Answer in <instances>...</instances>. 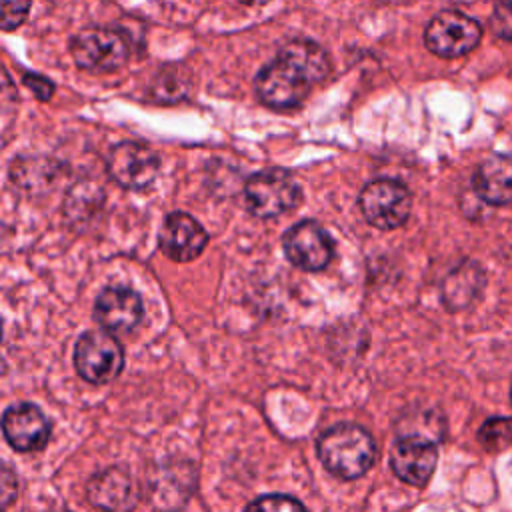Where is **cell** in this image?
I'll return each mask as SVG.
<instances>
[{
    "label": "cell",
    "instance_id": "obj_1",
    "mask_svg": "<svg viewBox=\"0 0 512 512\" xmlns=\"http://www.w3.org/2000/svg\"><path fill=\"white\" fill-rule=\"evenodd\" d=\"M330 70L326 52L310 40L288 42L256 76L258 100L274 110H290L304 102L310 88Z\"/></svg>",
    "mask_w": 512,
    "mask_h": 512
},
{
    "label": "cell",
    "instance_id": "obj_2",
    "mask_svg": "<svg viewBox=\"0 0 512 512\" xmlns=\"http://www.w3.org/2000/svg\"><path fill=\"white\" fill-rule=\"evenodd\" d=\"M316 448L324 468L342 480L360 478L376 460V444L368 430L348 422L328 428Z\"/></svg>",
    "mask_w": 512,
    "mask_h": 512
},
{
    "label": "cell",
    "instance_id": "obj_3",
    "mask_svg": "<svg viewBox=\"0 0 512 512\" xmlns=\"http://www.w3.org/2000/svg\"><path fill=\"white\" fill-rule=\"evenodd\" d=\"M244 202L254 216L276 218L300 202V188L288 172L268 168L246 180Z\"/></svg>",
    "mask_w": 512,
    "mask_h": 512
},
{
    "label": "cell",
    "instance_id": "obj_4",
    "mask_svg": "<svg viewBox=\"0 0 512 512\" xmlns=\"http://www.w3.org/2000/svg\"><path fill=\"white\" fill-rule=\"evenodd\" d=\"M74 366L86 382H110L124 366L122 346L108 330H88L76 342Z\"/></svg>",
    "mask_w": 512,
    "mask_h": 512
},
{
    "label": "cell",
    "instance_id": "obj_5",
    "mask_svg": "<svg viewBox=\"0 0 512 512\" xmlns=\"http://www.w3.org/2000/svg\"><path fill=\"white\" fill-rule=\"evenodd\" d=\"M480 38V24L458 10H444L436 14L424 32L426 48L440 58L464 56L476 48Z\"/></svg>",
    "mask_w": 512,
    "mask_h": 512
},
{
    "label": "cell",
    "instance_id": "obj_6",
    "mask_svg": "<svg viewBox=\"0 0 512 512\" xmlns=\"http://www.w3.org/2000/svg\"><path fill=\"white\" fill-rule=\"evenodd\" d=\"M358 204L372 226L380 230H394L408 220L412 196L404 184L382 178L362 188Z\"/></svg>",
    "mask_w": 512,
    "mask_h": 512
},
{
    "label": "cell",
    "instance_id": "obj_7",
    "mask_svg": "<svg viewBox=\"0 0 512 512\" xmlns=\"http://www.w3.org/2000/svg\"><path fill=\"white\" fill-rule=\"evenodd\" d=\"M74 62L90 72H112L120 68L128 56V40L108 28H86L70 42Z\"/></svg>",
    "mask_w": 512,
    "mask_h": 512
},
{
    "label": "cell",
    "instance_id": "obj_8",
    "mask_svg": "<svg viewBox=\"0 0 512 512\" xmlns=\"http://www.w3.org/2000/svg\"><path fill=\"white\" fill-rule=\"evenodd\" d=\"M284 254L296 268L316 272L332 260L334 244L318 222L302 220L284 234Z\"/></svg>",
    "mask_w": 512,
    "mask_h": 512
},
{
    "label": "cell",
    "instance_id": "obj_9",
    "mask_svg": "<svg viewBox=\"0 0 512 512\" xmlns=\"http://www.w3.org/2000/svg\"><path fill=\"white\" fill-rule=\"evenodd\" d=\"M160 160L152 148L138 142H120L108 156V174L128 190L150 186L158 174Z\"/></svg>",
    "mask_w": 512,
    "mask_h": 512
},
{
    "label": "cell",
    "instance_id": "obj_10",
    "mask_svg": "<svg viewBox=\"0 0 512 512\" xmlns=\"http://www.w3.org/2000/svg\"><path fill=\"white\" fill-rule=\"evenodd\" d=\"M438 462L436 444L428 438L410 434L396 440L390 452V466L394 474L410 484V486H424Z\"/></svg>",
    "mask_w": 512,
    "mask_h": 512
},
{
    "label": "cell",
    "instance_id": "obj_11",
    "mask_svg": "<svg viewBox=\"0 0 512 512\" xmlns=\"http://www.w3.org/2000/svg\"><path fill=\"white\" fill-rule=\"evenodd\" d=\"M8 444L18 452L42 450L50 438V422L34 404H14L2 416Z\"/></svg>",
    "mask_w": 512,
    "mask_h": 512
},
{
    "label": "cell",
    "instance_id": "obj_12",
    "mask_svg": "<svg viewBox=\"0 0 512 512\" xmlns=\"http://www.w3.org/2000/svg\"><path fill=\"white\" fill-rule=\"evenodd\" d=\"M206 242H208V234L202 228V224L184 212L168 214L158 234L160 250L170 260H176V262L194 260L196 256L202 254Z\"/></svg>",
    "mask_w": 512,
    "mask_h": 512
},
{
    "label": "cell",
    "instance_id": "obj_13",
    "mask_svg": "<svg viewBox=\"0 0 512 512\" xmlns=\"http://www.w3.org/2000/svg\"><path fill=\"white\" fill-rule=\"evenodd\" d=\"M144 308L140 296L124 286H110L100 292L94 304V318L108 332H130L142 320Z\"/></svg>",
    "mask_w": 512,
    "mask_h": 512
},
{
    "label": "cell",
    "instance_id": "obj_14",
    "mask_svg": "<svg viewBox=\"0 0 512 512\" xmlns=\"http://www.w3.org/2000/svg\"><path fill=\"white\" fill-rule=\"evenodd\" d=\"M478 198L492 206L512 204V156L494 154L486 158L472 176Z\"/></svg>",
    "mask_w": 512,
    "mask_h": 512
},
{
    "label": "cell",
    "instance_id": "obj_15",
    "mask_svg": "<svg viewBox=\"0 0 512 512\" xmlns=\"http://www.w3.org/2000/svg\"><path fill=\"white\" fill-rule=\"evenodd\" d=\"M88 500L102 512H126L132 502V482L118 468L104 470L88 482Z\"/></svg>",
    "mask_w": 512,
    "mask_h": 512
},
{
    "label": "cell",
    "instance_id": "obj_16",
    "mask_svg": "<svg viewBox=\"0 0 512 512\" xmlns=\"http://www.w3.org/2000/svg\"><path fill=\"white\" fill-rule=\"evenodd\" d=\"M486 280L476 262H464L454 268L442 282V300L450 310L468 308L482 292Z\"/></svg>",
    "mask_w": 512,
    "mask_h": 512
},
{
    "label": "cell",
    "instance_id": "obj_17",
    "mask_svg": "<svg viewBox=\"0 0 512 512\" xmlns=\"http://www.w3.org/2000/svg\"><path fill=\"white\" fill-rule=\"evenodd\" d=\"M478 442L490 450L500 452L512 444V418H490L478 430Z\"/></svg>",
    "mask_w": 512,
    "mask_h": 512
},
{
    "label": "cell",
    "instance_id": "obj_18",
    "mask_svg": "<svg viewBox=\"0 0 512 512\" xmlns=\"http://www.w3.org/2000/svg\"><path fill=\"white\" fill-rule=\"evenodd\" d=\"M244 512H306V510L292 496L268 494V496H262V498L254 500L252 504H248V508Z\"/></svg>",
    "mask_w": 512,
    "mask_h": 512
},
{
    "label": "cell",
    "instance_id": "obj_19",
    "mask_svg": "<svg viewBox=\"0 0 512 512\" xmlns=\"http://www.w3.org/2000/svg\"><path fill=\"white\" fill-rule=\"evenodd\" d=\"M0 10L2 30H14L24 22L30 10V0H0Z\"/></svg>",
    "mask_w": 512,
    "mask_h": 512
},
{
    "label": "cell",
    "instance_id": "obj_20",
    "mask_svg": "<svg viewBox=\"0 0 512 512\" xmlns=\"http://www.w3.org/2000/svg\"><path fill=\"white\" fill-rule=\"evenodd\" d=\"M490 28L498 38L512 40V0H500L490 16Z\"/></svg>",
    "mask_w": 512,
    "mask_h": 512
},
{
    "label": "cell",
    "instance_id": "obj_21",
    "mask_svg": "<svg viewBox=\"0 0 512 512\" xmlns=\"http://www.w3.org/2000/svg\"><path fill=\"white\" fill-rule=\"evenodd\" d=\"M24 84L40 98V100H48L54 92V86L50 80H46L44 76H38V74H26L24 76Z\"/></svg>",
    "mask_w": 512,
    "mask_h": 512
},
{
    "label": "cell",
    "instance_id": "obj_22",
    "mask_svg": "<svg viewBox=\"0 0 512 512\" xmlns=\"http://www.w3.org/2000/svg\"><path fill=\"white\" fill-rule=\"evenodd\" d=\"M240 2H242V4H250V6H252V4H264V2H268V0H240Z\"/></svg>",
    "mask_w": 512,
    "mask_h": 512
},
{
    "label": "cell",
    "instance_id": "obj_23",
    "mask_svg": "<svg viewBox=\"0 0 512 512\" xmlns=\"http://www.w3.org/2000/svg\"><path fill=\"white\" fill-rule=\"evenodd\" d=\"M386 2H404V0H386Z\"/></svg>",
    "mask_w": 512,
    "mask_h": 512
},
{
    "label": "cell",
    "instance_id": "obj_24",
    "mask_svg": "<svg viewBox=\"0 0 512 512\" xmlns=\"http://www.w3.org/2000/svg\"><path fill=\"white\" fill-rule=\"evenodd\" d=\"M510 398H512V390H510Z\"/></svg>",
    "mask_w": 512,
    "mask_h": 512
}]
</instances>
